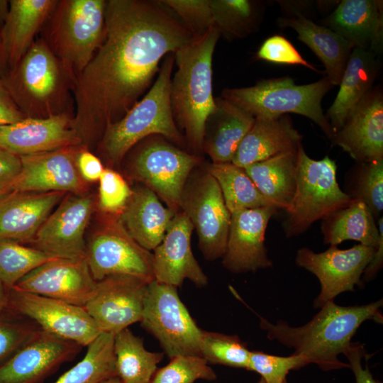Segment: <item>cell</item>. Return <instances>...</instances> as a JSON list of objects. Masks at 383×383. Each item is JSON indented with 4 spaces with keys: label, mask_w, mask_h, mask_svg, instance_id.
<instances>
[{
    "label": "cell",
    "mask_w": 383,
    "mask_h": 383,
    "mask_svg": "<svg viewBox=\"0 0 383 383\" xmlns=\"http://www.w3.org/2000/svg\"><path fill=\"white\" fill-rule=\"evenodd\" d=\"M104 23V40L72 91L82 145L101 140L149 90L160 60L194 36L161 1L108 0Z\"/></svg>",
    "instance_id": "6da1fadb"
},
{
    "label": "cell",
    "mask_w": 383,
    "mask_h": 383,
    "mask_svg": "<svg viewBox=\"0 0 383 383\" xmlns=\"http://www.w3.org/2000/svg\"><path fill=\"white\" fill-rule=\"evenodd\" d=\"M382 304L380 299L365 305L343 306L328 301L304 326L292 327L283 321L272 323L261 316L260 324L269 340L294 348V354L304 357L308 364L314 363L324 371L338 370L349 367L338 355L352 343L360 325L368 320L383 322Z\"/></svg>",
    "instance_id": "7a4b0ae2"
},
{
    "label": "cell",
    "mask_w": 383,
    "mask_h": 383,
    "mask_svg": "<svg viewBox=\"0 0 383 383\" xmlns=\"http://www.w3.org/2000/svg\"><path fill=\"white\" fill-rule=\"evenodd\" d=\"M74 72L50 49L43 38L35 40L1 80L26 118L74 114Z\"/></svg>",
    "instance_id": "3957f363"
},
{
    "label": "cell",
    "mask_w": 383,
    "mask_h": 383,
    "mask_svg": "<svg viewBox=\"0 0 383 383\" xmlns=\"http://www.w3.org/2000/svg\"><path fill=\"white\" fill-rule=\"evenodd\" d=\"M220 36L213 25L174 54L177 70L171 79L172 111L175 123L184 131L185 143L196 151L203 150L206 121L215 109L212 59Z\"/></svg>",
    "instance_id": "277c9868"
},
{
    "label": "cell",
    "mask_w": 383,
    "mask_h": 383,
    "mask_svg": "<svg viewBox=\"0 0 383 383\" xmlns=\"http://www.w3.org/2000/svg\"><path fill=\"white\" fill-rule=\"evenodd\" d=\"M174 54L165 57L157 77L140 100L121 119L106 128L99 148L101 155L111 164H119L135 145L151 135L162 136L180 145L185 143L171 106Z\"/></svg>",
    "instance_id": "5b68a950"
},
{
    "label": "cell",
    "mask_w": 383,
    "mask_h": 383,
    "mask_svg": "<svg viewBox=\"0 0 383 383\" xmlns=\"http://www.w3.org/2000/svg\"><path fill=\"white\" fill-rule=\"evenodd\" d=\"M333 84L326 76L307 84L297 85L289 76L262 79L255 85L226 88L222 98L254 118H273L287 113L304 116L318 125L332 141L334 133L321 106Z\"/></svg>",
    "instance_id": "8992f818"
},
{
    "label": "cell",
    "mask_w": 383,
    "mask_h": 383,
    "mask_svg": "<svg viewBox=\"0 0 383 383\" xmlns=\"http://www.w3.org/2000/svg\"><path fill=\"white\" fill-rule=\"evenodd\" d=\"M106 4L105 0H58L43 26L41 38L76 76L104 40Z\"/></svg>",
    "instance_id": "52a82bcc"
},
{
    "label": "cell",
    "mask_w": 383,
    "mask_h": 383,
    "mask_svg": "<svg viewBox=\"0 0 383 383\" xmlns=\"http://www.w3.org/2000/svg\"><path fill=\"white\" fill-rule=\"evenodd\" d=\"M336 170L335 162L328 156L316 160L302 144L299 146L295 194L283 223L286 236L304 233L314 222L354 201L340 188Z\"/></svg>",
    "instance_id": "ba28073f"
},
{
    "label": "cell",
    "mask_w": 383,
    "mask_h": 383,
    "mask_svg": "<svg viewBox=\"0 0 383 383\" xmlns=\"http://www.w3.org/2000/svg\"><path fill=\"white\" fill-rule=\"evenodd\" d=\"M140 323L159 341L170 359L179 355L201 356L203 330L181 301L177 287L155 280L150 282Z\"/></svg>",
    "instance_id": "9c48e42d"
},
{
    "label": "cell",
    "mask_w": 383,
    "mask_h": 383,
    "mask_svg": "<svg viewBox=\"0 0 383 383\" xmlns=\"http://www.w3.org/2000/svg\"><path fill=\"white\" fill-rule=\"evenodd\" d=\"M164 138L155 135L141 140L131 158V171L137 180L176 213L180 211L181 198L189 176L201 160Z\"/></svg>",
    "instance_id": "30bf717a"
},
{
    "label": "cell",
    "mask_w": 383,
    "mask_h": 383,
    "mask_svg": "<svg viewBox=\"0 0 383 383\" xmlns=\"http://www.w3.org/2000/svg\"><path fill=\"white\" fill-rule=\"evenodd\" d=\"M86 260L96 281L114 274L154 280L152 253L128 234L119 218L107 221L92 235Z\"/></svg>",
    "instance_id": "8fae6325"
},
{
    "label": "cell",
    "mask_w": 383,
    "mask_h": 383,
    "mask_svg": "<svg viewBox=\"0 0 383 383\" xmlns=\"http://www.w3.org/2000/svg\"><path fill=\"white\" fill-rule=\"evenodd\" d=\"M183 211L196 228L204 257H223L227 245L231 213L214 177L206 170L186 184L181 201Z\"/></svg>",
    "instance_id": "7c38bea8"
},
{
    "label": "cell",
    "mask_w": 383,
    "mask_h": 383,
    "mask_svg": "<svg viewBox=\"0 0 383 383\" xmlns=\"http://www.w3.org/2000/svg\"><path fill=\"white\" fill-rule=\"evenodd\" d=\"M7 311L82 347L89 345L101 333L84 306L13 288L9 292Z\"/></svg>",
    "instance_id": "4fadbf2b"
},
{
    "label": "cell",
    "mask_w": 383,
    "mask_h": 383,
    "mask_svg": "<svg viewBox=\"0 0 383 383\" xmlns=\"http://www.w3.org/2000/svg\"><path fill=\"white\" fill-rule=\"evenodd\" d=\"M375 250L376 248L362 244L346 250L330 245L327 250L318 253L308 248L298 250L296 264L313 273L321 284V292L314 301V307L321 308L340 293L353 291L355 285H360Z\"/></svg>",
    "instance_id": "5bb4252c"
},
{
    "label": "cell",
    "mask_w": 383,
    "mask_h": 383,
    "mask_svg": "<svg viewBox=\"0 0 383 383\" xmlns=\"http://www.w3.org/2000/svg\"><path fill=\"white\" fill-rule=\"evenodd\" d=\"M148 284L133 276L106 277L96 281L94 294L84 307L101 333L116 335L140 322Z\"/></svg>",
    "instance_id": "9a60e30c"
},
{
    "label": "cell",
    "mask_w": 383,
    "mask_h": 383,
    "mask_svg": "<svg viewBox=\"0 0 383 383\" xmlns=\"http://www.w3.org/2000/svg\"><path fill=\"white\" fill-rule=\"evenodd\" d=\"M93 208L91 196L65 199L38 231L35 248L55 258L85 260L84 233Z\"/></svg>",
    "instance_id": "2e32d148"
},
{
    "label": "cell",
    "mask_w": 383,
    "mask_h": 383,
    "mask_svg": "<svg viewBox=\"0 0 383 383\" xmlns=\"http://www.w3.org/2000/svg\"><path fill=\"white\" fill-rule=\"evenodd\" d=\"M77 343L38 329L0 365V383H42L81 350Z\"/></svg>",
    "instance_id": "e0dca14e"
},
{
    "label": "cell",
    "mask_w": 383,
    "mask_h": 383,
    "mask_svg": "<svg viewBox=\"0 0 383 383\" xmlns=\"http://www.w3.org/2000/svg\"><path fill=\"white\" fill-rule=\"evenodd\" d=\"M82 145L21 156V169L7 185L9 192H82L84 184L77 165Z\"/></svg>",
    "instance_id": "ac0fdd59"
},
{
    "label": "cell",
    "mask_w": 383,
    "mask_h": 383,
    "mask_svg": "<svg viewBox=\"0 0 383 383\" xmlns=\"http://www.w3.org/2000/svg\"><path fill=\"white\" fill-rule=\"evenodd\" d=\"M279 210L274 206L244 209L231 213L223 267L233 273L255 272L272 266L265 245L271 217Z\"/></svg>",
    "instance_id": "d6986e66"
},
{
    "label": "cell",
    "mask_w": 383,
    "mask_h": 383,
    "mask_svg": "<svg viewBox=\"0 0 383 383\" xmlns=\"http://www.w3.org/2000/svg\"><path fill=\"white\" fill-rule=\"evenodd\" d=\"M96 285L86 259L57 258L32 270L13 289L84 306Z\"/></svg>",
    "instance_id": "ffe728a7"
},
{
    "label": "cell",
    "mask_w": 383,
    "mask_h": 383,
    "mask_svg": "<svg viewBox=\"0 0 383 383\" xmlns=\"http://www.w3.org/2000/svg\"><path fill=\"white\" fill-rule=\"evenodd\" d=\"M194 226L182 211L172 218L161 243L153 250L154 280L175 287L189 279L196 287L207 284L208 278L196 260L191 248Z\"/></svg>",
    "instance_id": "44dd1931"
},
{
    "label": "cell",
    "mask_w": 383,
    "mask_h": 383,
    "mask_svg": "<svg viewBox=\"0 0 383 383\" xmlns=\"http://www.w3.org/2000/svg\"><path fill=\"white\" fill-rule=\"evenodd\" d=\"M74 114L46 118H25L0 126V148L18 157L82 145L74 127Z\"/></svg>",
    "instance_id": "7402d4cb"
},
{
    "label": "cell",
    "mask_w": 383,
    "mask_h": 383,
    "mask_svg": "<svg viewBox=\"0 0 383 383\" xmlns=\"http://www.w3.org/2000/svg\"><path fill=\"white\" fill-rule=\"evenodd\" d=\"M332 143L357 162L383 159V93L373 87L357 106Z\"/></svg>",
    "instance_id": "603a6c76"
},
{
    "label": "cell",
    "mask_w": 383,
    "mask_h": 383,
    "mask_svg": "<svg viewBox=\"0 0 383 383\" xmlns=\"http://www.w3.org/2000/svg\"><path fill=\"white\" fill-rule=\"evenodd\" d=\"M353 48L379 55L383 48V1L342 0L321 20Z\"/></svg>",
    "instance_id": "cb8c5ba5"
},
{
    "label": "cell",
    "mask_w": 383,
    "mask_h": 383,
    "mask_svg": "<svg viewBox=\"0 0 383 383\" xmlns=\"http://www.w3.org/2000/svg\"><path fill=\"white\" fill-rule=\"evenodd\" d=\"M65 192H11L0 198V240L32 241Z\"/></svg>",
    "instance_id": "d4e9b609"
},
{
    "label": "cell",
    "mask_w": 383,
    "mask_h": 383,
    "mask_svg": "<svg viewBox=\"0 0 383 383\" xmlns=\"http://www.w3.org/2000/svg\"><path fill=\"white\" fill-rule=\"evenodd\" d=\"M58 0H11L0 30L5 70L13 68L36 40Z\"/></svg>",
    "instance_id": "484cf974"
},
{
    "label": "cell",
    "mask_w": 383,
    "mask_h": 383,
    "mask_svg": "<svg viewBox=\"0 0 383 383\" xmlns=\"http://www.w3.org/2000/svg\"><path fill=\"white\" fill-rule=\"evenodd\" d=\"M302 138L287 115L255 118L231 162L245 168L281 153L296 151L301 144Z\"/></svg>",
    "instance_id": "4316f807"
},
{
    "label": "cell",
    "mask_w": 383,
    "mask_h": 383,
    "mask_svg": "<svg viewBox=\"0 0 383 383\" xmlns=\"http://www.w3.org/2000/svg\"><path fill=\"white\" fill-rule=\"evenodd\" d=\"M380 67L377 55L359 48L353 49L337 96L325 114L334 135L373 88Z\"/></svg>",
    "instance_id": "83f0119b"
},
{
    "label": "cell",
    "mask_w": 383,
    "mask_h": 383,
    "mask_svg": "<svg viewBox=\"0 0 383 383\" xmlns=\"http://www.w3.org/2000/svg\"><path fill=\"white\" fill-rule=\"evenodd\" d=\"M121 213L119 221L124 228L140 246L149 251L161 243L175 214L145 186L132 192Z\"/></svg>",
    "instance_id": "f1b7e54d"
},
{
    "label": "cell",
    "mask_w": 383,
    "mask_h": 383,
    "mask_svg": "<svg viewBox=\"0 0 383 383\" xmlns=\"http://www.w3.org/2000/svg\"><path fill=\"white\" fill-rule=\"evenodd\" d=\"M214 101L215 109L206 121L203 150L213 163L231 162L255 118L222 97Z\"/></svg>",
    "instance_id": "f546056e"
},
{
    "label": "cell",
    "mask_w": 383,
    "mask_h": 383,
    "mask_svg": "<svg viewBox=\"0 0 383 383\" xmlns=\"http://www.w3.org/2000/svg\"><path fill=\"white\" fill-rule=\"evenodd\" d=\"M280 28H290L297 38L306 45L322 62L326 76L333 86L339 85L353 46L330 28L314 23L299 13L277 19Z\"/></svg>",
    "instance_id": "4dcf8cb0"
},
{
    "label": "cell",
    "mask_w": 383,
    "mask_h": 383,
    "mask_svg": "<svg viewBox=\"0 0 383 383\" xmlns=\"http://www.w3.org/2000/svg\"><path fill=\"white\" fill-rule=\"evenodd\" d=\"M375 223L368 206L354 200L349 206L340 209L322 219L323 243L337 245L345 240H353L360 244L377 248L383 240V218Z\"/></svg>",
    "instance_id": "1f68e13d"
},
{
    "label": "cell",
    "mask_w": 383,
    "mask_h": 383,
    "mask_svg": "<svg viewBox=\"0 0 383 383\" xmlns=\"http://www.w3.org/2000/svg\"><path fill=\"white\" fill-rule=\"evenodd\" d=\"M297 153L298 150L281 153L244 168L260 192L285 211L295 194Z\"/></svg>",
    "instance_id": "d6a6232c"
},
{
    "label": "cell",
    "mask_w": 383,
    "mask_h": 383,
    "mask_svg": "<svg viewBox=\"0 0 383 383\" xmlns=\"http://www.w3.org/2000/svg\"><path fill=\"white\" fill-rule=\"evenodd\" d=\"M113 351L121 383H150L165 355L146 350L143 339L128 328L114 335Z\"/></svg>",
    "instance_id": "836d02e7"
},
{
    "label": "cell",
    "mask_w": 383,
    "mask_h": 383,
    "mask_svg": "<svg viewBox=\"0 0 383 383\" xmlns=\"http://www.w3.org/2000/svg\"><path fill=\"white\" fill-rule=\"evenodd\" d=\"M206 170L218 182L231 213L244 209L276 206L260 192L244 168L231 162H212Z\"/></svg>",
    "instance_id": "e575fe53"
},
{
    "label": "cell",
    "mask_w": 383,
    "mask_h": 383,
    "mask_svg": "<svg viewBox=\"0 0 383 383\" xmlns=\"http://www.w3.org/2000/svg\"><path fill=\"white\" fill-rule=\"evenodd\" d=\"M114 335L101 333L87 345L84 357L53 383H99L117 377Z\"/></svg>",
    "instance_id": "d590c367"
},
{
    "label": "cell",
    "mask_w": 383,
    "mask_h": 383,
    "mask_svg": "<svg viewBox=\"0 0 383 383\" xmlns=\"http://www.w3.org/2000/svg\"><path fill=\"white\" fill-rule=\"evenodd\" d=\"M214 25L227 39L243 38L255 32L264 11L262 1L209 0Z\"/></svg>",
    "instance_id": "8d00e7d4"
},
{
    "label": "cell",
    "mask_w": 383,
    "mask_h": 383,
    "mask_svg": "<svg viewBox=\"0 0 383 383\" xmlns=\"http://www.w3.org/2000/svg\"><path fill=\"white\" fill-rule=\"evenodd\" d=\"M346 192L352 199L365 203L375 219L383 210V159L357 162L348 174Z\"/></svg>",
    "instance_id": "74e56055"
},
{
    "label": "cell",
    "mask_w": 383,
    "mask_h": 383,
    "mask_svg": "<svg viewBox=\"0 0 383 383\" xmlns=\"http://www.w3.org/2000/svg\"><path fill=\"white\" fill-rule=\"evenodd\" d=\"M57 258L10 240H0V282L9 290L40 265Z\"/></svg>",
    "instance_id": "f35d334b"
},
{
    "label": "cell",
    "mask_w": 383,
    "mask_h": 383,
    "mask_svg": "<svg viewBox=\"0 0 383 383\" xmlns=\"http://www.w3.org/2000/svg\"><path fill=\"white\" fill-rule=\"evenodd\" d=\"M250 353L238 335L202 331L201 356L208 364L247 370Z\"/></svg>",
    "instance_id": "ab89813d"
},
{
    "label": "cell",
    "mask_w": 383,
    "mask_h": 383,
    "mask_svg": "<svg viewBox=\"0 0 383 383\" xmlns=\"http://www.w3.org/2000/svg\"><path fill=\"white\" fill-rule=\"evenodd\" d=\"M216 374L199 355H179L157 369L150 383H194L198 379L214 381Z\"/></svg>",
    "instance_id": "60d3db41"
},
{
    "label": "cell",
    "mask_w": 383,
    "mask_h": 383,
    "mask_svg": "<svg viewBox=\"0 0 383 383\" xmlns=\"http://www.w3.org/2000/svg\"><path fill=\"white\" fill-rule=\"evenodd\" d=\"M306 365V359L299 355L282 357L253 350L250 351L247 370L260 374L264 383H284L291 370Z\"/></svg>",
    "instance_id": "b9f144b4"
},
{
    "label": "cell",
    "mask_w": 383,
    "mask_h": 383,
    "mask_svg": "<svg viewBox=\"0 0 383 383\" xmlns=\"http://www.w3.org/2000/svg\"><path fill=\"white\" fill-rule=\"evenodd\" d=\"M39 328L8 311L0 313V365L21 347Z\"/></svg>",
    "instance_id": "7bdbcfd3"
},
{
    "label": "cell",
    "mask_w": 383,
    "mask_h": 383,
    "mask_svg": "<svg viewBox=\"0 0 383 383\" xmlns=\"http://www.w3.org/2000/svg\"><path fill=\"white\" fill-rule=\"evenodd\" d=\"M195 36L214 25L209 0L161 1Z\"/></svg>",
    "instance_id": "ee69618b"
},
{
    "label": "cell",
    "mask_w": 383,
    "mask_h": 383,
    "mask_svg": "<svg viewBox=\"0 0 383 383\" xmlns=\"http://www.w3.org/2000/svg\"><path fill=\"white\" fill-rule=\"evenodd\" d=\"M99 205L106 213L121 212L132 190L123 177L111 169H104L99 178Z\"/></svg>",
    "instance_id": "f6af8a7d"
},
{
    "label": "cell",
    "mask_w": 383,
    "mask_h": 383,
    "mask_svg": "<svg viewBox=\"0 0 383 383\" xmlns=\"http://www.w3.org/2000/svg\"><path fill=\"white\" fill-rule=\"evenodd\" d=\"M256 59L278 64L302 65L323 73L308 62L290 41L279 35L270 36L262 43L256 53Z\"/></svg>",
    "instance_id": "bcb514c9"
},
{
    "label": "cell",
    "mask_w": 383,
    "mask_h": 383,
    "mask_svg": "<svg viewBox=\"0 0 383 383\" xmlns=\"http://www.w3.org/2000/svg\"><path fill=\"white\" fill-rule=\"evenodd\" d=\"M348 360L349 368L353 372L356 383H382L375 379L367 366V361L363 365L362 361L368 355L364 346L360 343H351L343 353Z\"/></svg>",
    "instance_id": "7dc6e473"
},
{
    "label": "cell",
    "mask_w": 383,
    "mask_h": 383,
    "mask_svg": "<svg viewBox=\"0 0 383 383\" xmlns=\"http://www.w3.org/2000/svg\"><path fill=\"white\" fill-rule=\"evenodd\" d=\"M77 165L82 178L88 182L99 180L104 170L101 160L83 146L78 152Z\"/></svg>",
    "instance_id": "c3c4849f"
},
{
    "label": "cell",
    "mask_w": 383,
    "mask_h": 383,
    "mask_svg": "<svg viewBox=\"0 0 383 383\" xmlns=\"http://www.w3.org/2000/svg\"><path fill=\"white\" fill-rule=\"evenodd\" d=\"M25 118L12 99L0 77V126L11 124Z\"/></svg>",
    "instance_id": "681fc988"
},
{
    "label": "cell",
    "mask_w": 383,
    "mask_h": 383,
    "mask_svg": "<svg viewBox=\"0 0 383 383\" xmlns=\"http://www.w3.org/2000/svg\"><path fill=\"white\" fill-rule=\"evenodd\" d=\"M21 169L20 157L0 148V184L7 185Z\"/></svg>",
    "instance_id": "f907efd6"
},
{
    "label": "cell",
    "mask_w": 383,
    "mask_h": 383,
    "mask_svg": "<svg viewBox=\"0 0 383 383\" xmlns=\"http://www.w3.org/2000/svg\"><path fill=\"white\" fill-rule=\"evenodd\" d=\"M383 263V240L380 242L376 248L372 260L370 262L363 273L364 281L372 279L381 270Z\"/></svg>",
    "instance_id": "816d5d0a"
},
{
    "label": "cell",
    "mask_w": 383,
    "mask_h": 383,
    "mask_svg": "<svg viewBox=\"0 0 383 383\" xmlns=\"http://www.w3.org/2000/svg\"><path fill=\"white\" fill-rule=\"evenodd\" d=\"M9 290L0 282V313L7 311Z\"/></svg>",
    "instance_id": "f5cc1de1"
},
{
    "label": "cell",
    "mask_w": 383,
    "mask_h": 383,
    "mask_svg": "<svg viewBox=\"0 0 383 383\" xmlns=\"http://www.w3.org/2000/svg\"><path fill=\"white\" fill-rule=\"evenodd\" d=\"M9 11V1L0 0V24L4 23Z\"/></svg>",
    "instance_id": "db71d44e"
},
{
    "label": "cell",
    "mask_w": 383,
    "mask_h": 383,
    "mask_svg": "<svg viewBox=\"0 0 383 383\" xmlns=\"http://www.w3.org/2000/svg\"><path fill=\"white\" fill-rule=\"evenodd\" d=\"M5 72V67L3 62L2 54H1V40H0V77Z\"/></svg>",
    "instance_id": "11a10c76"
},
{
    "label": "cell",
    "mask_w": 383,
    "mask_h": 383,
    "mask_svg": "<svg viewBox=\"0 0 383 383\" xmlns=\"http://www.w3.org/2000/svg\"><path fill=\"white\" fill-rule=\"evenodd\" d=\"M99 383H121L120 379L118 377H114Z\"/></svg>",
    "instance_id": "9f6ffc18"
},
{
    "label": "cell",
    "mask_w": 383,
    "mask_h": 383,
    "mask_svg": "<svg viewBox=\"0 0 383 383\" xmlns=\"http://www.w3.org/2000/svg\"><path fill=\"white\" fill-rule=\"evenodd\" d=\"M9 192L6 185L0 184V198Z\"/></svg>",
    "instance_id": "6f0895ef"
},
{
    "label": "cell",
    "mask_w": 383,
    "mask_h": 383,
    "mask_svg": "<svg viewBox=\"0 0 383 383\" xmlns=\"http://www.w3.org/2000/svg\"><path fill=\"white\" fill-rule=\"evenodd\" d=\"M258 383H264L263 381L260 379ZM284 383H287V381H285Z\"/></svg>",
    "instance_id": "680465c9"
}]
</instances>
